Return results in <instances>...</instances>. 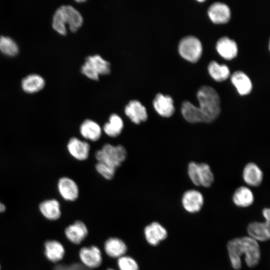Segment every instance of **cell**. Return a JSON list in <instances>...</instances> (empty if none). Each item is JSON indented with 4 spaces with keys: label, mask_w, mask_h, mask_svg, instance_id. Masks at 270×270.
I'll return each instance as SVG.
<instances>
[{
    "label": "cell",
    "mask_w": 270,
    "mask_h": 270,
    "mask_svg": "<svg viewBox=\"0 0 270 270\" xmlns=\"http://www.w3.org/2000/svg\"><path fill=\"white\" fill-rule=\"evenodd\" d=\"M104 250L109 256L119 258L126 253V246L125 243L120 239L112 238L106 242Z\"/></svg>",
    "instance_id": "obj_27"
},
{
    "label": "cell",
    "mask_w": 270,
    "mask_h": 270,
    "mask_svg": "<svg viewBox=\"0 0 270 270\" xmlns=\"http://www.w3.org/2000/svg\"><path fill=\"white\" fill-rule=\"evenodd\" d=\"M118 264L120 270H138L137 262L130 256H123L119 258Z\"/></svg>",
    "instance_id": "obj_30"
},
{
    "label": "cell",
    "mask_w": 270,
    "mask_h": 270,
    "mask_svg": "<svg viewBox=\"0 0 270 270\" xmlns=\"http://www.w3.org/2000/svg\"><path fill=\"white\" fill-rule=\"evenodd\" d=\"M242 178L246 184L256 186L262 182L263 174L258 166L254 163L250 162L246 164L244 168Z\"/></svg>",
    "instance_id": "obj_22"
},
{
    "label": "cell",
    "mask_w": 270,
    "mask_h": 270,
    "mask_svg": "<svg viewBox=\"0 0 270 270\" xmlns=\"http://www.w3.org/2000/svg\"><path fill=\"white\" fill-rule=\"evenodd\" d=\"M95 168L97 172L106 180H110L114 176L116 169L103 163L98 162Z\"/></svg>",
    "instance_id": "obj_31"
},
{
    "label": "cell",
    "mask_w": 270,
    "mask_h": 270,
    "mask_svg": "<svg viewBox=\"0 0 270 270\" xmlns=\"http://www.w3.org/2000/svg\"><path fill=\"white\" fill-rule=\"evenodd\" d=\"M107 270H112V269H108Z\"/></svg>",
    "instance_id": "obj_35"
},
{
    "label": "cell",
    "mask_w": 270,
    "mask_h": 270,
    "mask_svg": "<svg viewBox=\"0 0 270 270\" xmlns=\"http://www.w3.org/2000/svg\"><path fill=\"white\" fill-rule=\"evenodd\" d=\"M88 230L86 226L81 221H76L69 225L64 230L66 236L73 244H80L86 236Z\"/></svg>",
    "instance_id": "obj_17"
},
{
    "label": "cell",
    "mask_w": 270,
    "mask_h": 270,
    "mask_svg": "<svg viewBox=\"0 0 270 270\" xmlns=\"http://www.w3.org/2000/svg\"><path fill=\"white\" fill-rule=\"evenodd\" d=\"M226 249L230 265L234 270L242 268V256L249 268L256 266L260 260L261 252L258 242L249 236L235 238L226 244Z\"/></svg>",
    "instance_id": "obj_2"
},
{
    "label": "cell",
    "mask_w": 270,
    "mask_h": 270,
    "mask_svg": "<svg viewBox=\"0 0 270 270\" xmlns=\"http://www.w3.org/2000/svg\"><path fill=\"white\" fill-rule=\"evenodd\" d=\"M94 156L98 162L116 169L125 160L127 152L121 144L113 146L106 144L96 152Z\"/></svg>",
    "instance_id": "obj_4"
},
{
    "label": "cell",
    "mask_w": 270,
    "mask_h": 270,
    "mask_svg": "<svg viewBox=\"0 0 270 270\" xmlns=\"http://www.w3.org/2000/svg\"><path fill=\"white\" fill-rule=\"evenodd\" d=\"M152 105L156 112L162 117L169 118L174 112V101L169 95L158 94L153 100Z\"/></svg>",
    "instance_id": "obj_10"
},
{
    "label": "cell",
    "mask_w": 270,
    "mask_h": 270,
    "mask_svg": "<svg viewBox=\"0 0 270 270\" xmlns=\"http://www.w3.org/2000/svg\"><path fill=\"white\" fill-rule=\"evenodd\" d=\"M54 270H88L84 266L79 264H74L70 266H58Z\"/></svg>",
    "instance_id": "obj_32"
},
{
    "label": "cell",
    "mask_w": 270,
    "mask_h": 270,
    "mask_svg": "<svg viewBox=\"0 0 270 270\" xmlns=\"http://www.w3.org/2000/svg\"><path fill=\"white\" fill-rule=\"evenodd\" d=\"M270 209L268 208H264L262 211V214L264 218V220L268 222H270Z\"/></svg>",
    "instance_id": "obj_33"
},
{
    "label": "cell",
    "mask_w": 270,
    "mask_h": 270,
    "mask_svg": "<svg viewBox=\"0 0 270 270\" xmlns=\"http://www.w3.org/2000/svg\"><path fill=\"white\" fill-rule=\"evenodd\" d=\"M83 18L80 12L73 6L64 5L58 8L52 18L53 28L59 34H66V25L73 32H76L82 26Z\"/></svg>",
    "instance_id": "obj_3"
},
{
    "label": "cell",
    "mask_w": 270,
    "mask_h": 270,
    "mask_svg": "<svg viewBox=\"0 0 270 270\" xmlns=\"http://www.w3.org/2000/svg\"><path fill=\"white\" fill-rule=\"evenodd\" d=\"M208 71L210 76L216 81L222 82L230 76V71L227 66L220 64L212 61L208 64Z\"/></svg>",
    "instance_id": "obj_28"
},
{
    "label": "cell",
    "mask_w": 270,
    "mask_h": 270,
    "mask_svg": "<svg viewBox=\"0 0 270 270\" xmlns=\"http://www.w3.org/2000/svg\"><path fill=\"white\" fill-rule=\"evenodd\" d=\"M231 81L238 92L242 96L251 92L252 84L248 76L242 71H236L231 76Z\"/></svg>",
    "instance_id": "obj_24"
},
{
    "label": "cell",
    "mask_w": 270,
    "mask_h": 270,
    "mask_svg": "<svg viewBox=\"0 0 270 270\" xmlns=\"http://www.w3.org/2000/svg\"><path fill=\"white\" fill-rule=\"evenodd\" d=\"M79 256L80 260L86 268H96L102 264L101 252L96 246L82 248L80 250Z\"/></svg>",
    "instance_id": "obj_11"
},
{
    "label": "cell",
    "mask_w": 270,
    "mask_h": 270,
    "mask_svg": "<svg viewBox=\"0 0 270 270\" xmlns=\"http://www.w3.org/2000/svg\"><path fill=\"white\" fill-rule=\"evenodd\" d=\"M124 113L135 124L146 122L148 118L146 107L138 100H130L124 108Z\"/></svg>",
    "instance_id": "obj_9"
},
{
    "label": "cell",
    "mask_w": 270,
    "mask_h": 270,
    "mask_svg": "<svg viewBox=\"0 0 270 270\" xmlns=\"http://www.w3.org/2000/svg\"><path fill=\"white\" fill-rule=\"evenodd\" d=\"M39 210L46 219L55 220L61 216L60 204L56 199H49L42 201L39 204Z\"/></svg>",
    "instance_id": "obj_19"
},
{
    "label": "cell",
    "mask_w": 270,
    "mask_h": 270,
    "mask_svg": "<svg viewBox=\"0 0 270 270\" xmlns=\"http://www.w3.org/2000/svg\"><path fill=\"white\" fill-rule=\"evenodd\" d=\"M232 200L234 204L237 206L247 208L253 204L254 196L249 188L242 186L235 190Z\"/></svg>",
    "instance_id": "obj_23"
},
{
    "label": "cell",
    "mask_w": 270,
    "mask_h": 270,
    "mask_svg": "<svg viewBox=\"0 0 270 270\" xmlns=\"http://www.w3.org/2000/svg\"><path fill=\"white\" fill-rule=\"evenodd\" d=\"M188 173L192 182L196 186L209 187L214 180V176L210 168L206 163L198 164L194 162H190Z\"/></svg>",
    "instance_id": "obj_6"
},
{
    "label": "cell",
    "mask_w": 270,
    "mask_h": 270,
    "mask_svg": "<svg viewBox=\"0 0 270 270\" xmlns=\"http://www.w3.org/2000/svg\"><path fill=\"white\" fill-rule=\"evenodd\" d=\"M0 51L6 56H14L18 52L16 42L8 36H0Z\"/></svg>",
    "instance_id": "obj_29"
},
{
    "label": "cell",
    "mask_w": 270,
    "mask_h": 270,
    "mask_svg": "<svg viewBox=\"0 0 270 270\" xmlns=\"http://www.w3.org/2000/svg\"><path fill=\"white\" fill-rule=\"evenodd\" d=\"M6 207L5 205L0 201V214L4 212L6 210Z\"/></svg>",
    "instance_id": "obj_34"
},
{
    "label": "cell",
    "mask_w": 270,
    "mask_h": 270,
    "mask_svg": "<svg viewBox=\"0 0 270 270\" xmlns=\"http://www.w3.org/2000/svg\"><path fill=\"white\" fill-rule=\"evenodd\" d=\"M208 16L214 24L226 23L230 18V11L225 4L216 2L212 4L208 10Z\"/></svg>",
    "instance_id": "obj_16"
},
{
    "label": "cell",
    "mask_w": 270,
    "mask_h": 270,
    "mask_svg": "<svg viewBox=\"0 0 270 270\" xmlns=\"http://www.w3.org/2000/svg\"><path fill=\"white\" fill-rule=\"evenodd\" d=\"M248 236L255 240L266 242L270 239V222L254 221L250 222L246 227Z\"/></svg>",
    "instance_id": "obj_12"
},
{
    "label": "cell",
    "mask_w": 270,
    "mask_h": 270,
    "mask_svg": "<svg viewBox=\"0 0 270 270\" xmlns=\"http://www.w3.org/2000/svg\"><path fill=\"white\" fill-rule=\"evenodd\" d=\"M196 97L199 106L184 101L181 106L184 118L190 123H210L215 120L220 112V96L212 87L203 86L198 90Z\"/></svg>",
    "instance_id": "obj_1"
},
{
    "label": "cell",
    "mask_w": 270,
    "mask_h": 270,
    "mask_svg": "<svg viewBox=\"0 0 270 270\" xmlns=\"http://www.w3.org/2000/svg\"><path fill=\"white\" fill-rule=\"evenodd\" d=\"M0 268H1V266H0Z\"/></svg>",
    "instance_id": "obj_36"
},
{
    "label": "cell",
    "mask_w": 270,
    "mask_h": 270,
    "mask_svg": "<svg viewBox=\"0 0 270 270\" xmlns=\"http://www.w3.org/2000/svg\"><path fill=\"white\" fill-rule=\"evenodd\" d=\"M81 72L88 78L97 80L100 75L108 74L110 72V64L100 55L90 56L86 58L82 66Z\"/></svg>",
    "instance_id": "obj_5"
},
{
    "label": "cell",
    "mask_w": 270,
    "mask_h": 270,
    "mask_svg": "<svg viewBox=\"0 0 270 270\" xmlns=\"http://www.w3.org/2000/svg\"><path fill=\"white\" fill-rule=\"evenodd\" d=\"M124 126L122 118L116 114H112L110 116L108 122L104 124L102 130L108 136L116 138L121 134Z\"/></svg>",
    "instance_id": "obj_25"
},
{
    "label": "cell",
    "mask_w": 270,
    "mask_h": 270,
    "mask_svg": "<svg viewBox=\"0 0 270 270\" xmlns=\"http://www.w3.org/2000/svg\"><path fill=\"white\" fill-rule=\"evenodd\" d=\"M144 232L148 243L154 246L158 244L168 236L166 230L158 222H153L147 226Z\"/></svg>",
    "instance_id": "obj_15"
},
{
    "label": "cell",
    "mask_w": 270,
    "mask_h": 270,
    "mask_svg": "<svg viewBox=\"0 0 270 270\" xmlns=\"http://www.w3.org/2000/svg\"><path fill=\"white\" fill-rule=\"evenodd\" d=\"M58 188L60 195L66 200L74 201L78 196V187L76 183L70 178H61L58 180Z\"/></svg>",
    "instance_id": "obj_14"
},
{
    "label": "cell",
    "mask_w": 270,
    "mask_h": 270,
    "mask_svg": "<svg viewBox=\"0 0 270 270\" xmlns=\"http://www.w3.org/2000/svg\"><path fill=\"white\" fill-rule=\"evenodd\" d=\"M67 149L70 154L75 159L84 160L88 157L90 146L86 142L72 137L68 142Z\"/></svg>",
    "instance_id": "obj_13"
},
{
    "label": "cell",
    "mask_w": 270,
    "mask_h": 270,
    "mask_svg": "<svg viewBox=\"0 0 270 270\" xmlns=\"http://www.w3.org/2000/svg\"><path fill=\"white\" fill-rule=\"evenodd\" d=\"M45 85L44 79L40 76L32 74L26 76L22 82V87L24 91L33 94L42 90Z\"/></svg>",
    "instance_id": "obj_26"
},
{
    "label": "cell",
    "mask_w": 270,
    "mask_h": 270,
    "mask_svg": "<svg viewBox=\"0 0 270 270\" xmlns=\"http://www.w3.org/2000/svg\"><path fill=\"white\" fill-rule=\"evenodd\" d=\"M80 132L85 139L96 142L101 137L102 130L97 122L92 120L86 119L80 124Z\"/></svg>",
    "instance_id": "obj_21"
},
{
    "label": "cell",
    "mask_w": 270,
    "mask_h": 270,
    "mask_svg": "<svg viewBox=\"0 0 270 270\" xmlns=\"http://www.w3.org/2000/svg\"><path fill=\"white\" fill-rule=\"evenodd\" d=\"M204 202L202 194L196 190H190L184 192L182 198V207L187 212L195 214L202 209Z\"/></svg>",
    "instance_id": "obj_8"
},
{
    "label": "cell",
    "mask_w": 270,
    "mask_h": 270,
    "mask_svg": "<svg viewBox=\"0 0 270 270\" xmlns=\"http://www.w3.org/2000/svg\"><path fill=\"white\" fill-rule=\"evenodd\" d=\"M44 254L48 260L52 262H57L63 258L65 250L60 242L50 240L44 243Z\"/></svg>",
    "instance_id": "obj_18"
},
{
    "label": "cell",
    "mask_w": 270,
    "mask_h": 270,
    "mask_svg": "<svg viewBox=\"0 0 270 270\" xmlns=\"http://www.w3.org/2000/svg\"><path fill=\"white\" fill-rule=\"evenodd\" d=\"M216 49L221 56L228 60L233 59L238 54V46L236 42L226 36L218 40Z\"/></svg>",
    "instance_id": "obj_20"
},
{
    "label": "cell",
    "mask_w": 270,
    "mask_h": 270,
    "mask_svg": "<svg viewBox=\"0 0 270 270\" xmlns=\"http://www.w3.org/2000/svg\"><path fill=\"white\" fill-rule=\"evenodd\" d=\"M178 51L184 59L191 62H196L202 56V47L198 38L188 36L184 37L180 42Z\"/></svg>",
    "instance_id": "obj_7"
}]
</instances>
